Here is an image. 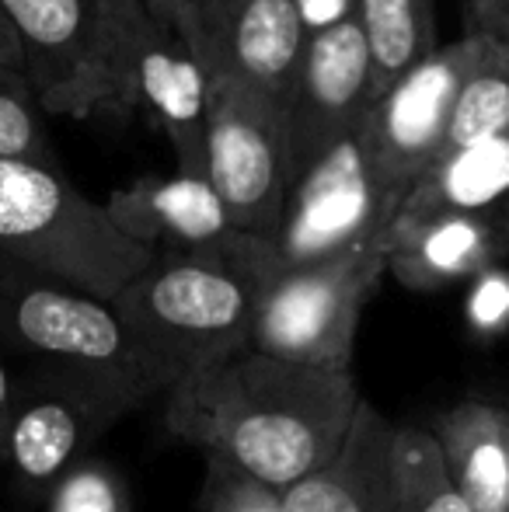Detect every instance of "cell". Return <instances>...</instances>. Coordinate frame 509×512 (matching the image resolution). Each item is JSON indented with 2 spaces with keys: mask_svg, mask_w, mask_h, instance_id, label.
<instances>
[{
  "mask_svg": "<svg viewBox=\"0 0 509 512\" xmlns=\"http://www.w3.org/2000/svg\"><path fill=\"white\" fill-rule=\"evenodd\" d=\"M0 349L32 359L35 366H74L116 377L147 398L161 394L112 300L95 297L4 248H0Z\"/></svg>",
  "mask_w": 509,
  "mask_h": 512,
  "instance_id": "cell-4",
  "label": "cell"
},
{
  "mask_svg": "<svg viewBox=\"0 0 509 512\" xmlns=\"http://www.w3.org/2000/svg\"><path fill=\"white\" fill-rule=\"evenodd\" d=\"M394 512H475L447 471L433 429L394 425L391 436Z\"/></svg>",
  "mask_w": 509,
  "mask_h": 512,
  "instance_id": "cell-20",
  "label": "cell"
},
{
  "mask_svg": "<svg viewBox=\"0 0 509 512\" xmlns=\"http://www.w3.org/2000/svg\"><path fill=\"white\" fill-rule=\"evenodd\" d=\"M387 272V237L325 262L272 272L262 283L252 349L325 370L353 366L363 307Z\"/></svg>",
  "mask_w": 509,
  "mask_h": 512,
  "instance_id": "cell-6",
  "label": "cell"
},
{
  "mask_svg": "<svg viewBox=\"0 0 509 512\" xmlns=\"http://www.w3.org/2000/svg\"><path fill=\"white\" fill-rule=\"evenodd\" d=\"M147 394L102 373L74 366H32L0 439V460L28 488H49Z\"/></svg>",
  "mask_w": 509,
  "mask_h": 512,
  "instance_id": "cell-8",
  "label": "cell"
},
{
  "mask_svg": "<svg viewBox=\"0 0 509 512\" xmlns=\"http://www.w3.org/2000/svg\"><path fill=\"white\" fill-rule=\"evenodd\" d=\"M401 203L405 192L384 178L363 115L325 154L293 175L276 230L262 237L265 279L381 241Z\"/></svg>",
  "mask_w": 509,
  "mask_h": 512,
  "instance_id": "cell-5",
  "label": "cell"
},
{
  "mask_svg": "<svg viewBox=\"0 0 509 512\" xmlns=\"http://www.w3.org/2000/svg\"><path fill=\"white\" fill-rule=\"evenodd\" d=\"M360 405L353 370L245 349L164 391V429L283 492L335 460Z\"/></svg>",
  "mask_w": 509,
  "mask_h": 512,
  "instance_id": "cell-1",
  "label": "cell"
},
{
  "mask_svg": "<svg viewBox=\"0 0 509 512\" xmlns=\"http://www.w3.org/2000/svg\"><path fill=\"white\" fill-rule=\"evenodd\" d=\"M0 248L105 300L154 255L60 168L25 157H0Z\"/></svg>",
  "mask_w": 509,
  "mask_h": 512,
  "instance_id": "cell-3",
  "label": "cell"
},
{
  "mask_svg": "<svg viewBox=\"0 0 509 512\" xmlns=\"http://www.w3.org/2000/svg\"><path fill=\"white\" fill-rule=\"evenodd\" d=\"M112 56L123 108H147L178 171L206 175L210 67L199 42L154 0H112Z\"/></svg>",
  "mask_w": 509,
  "mask_h": 512,
  "instance_id": "cell-7",
  "label": "cell"
},
{
  "mask_svg": "<svg viewBox=\"0 0 509 512\" xmlns=\"http://www.w3.org/2000/svg\"><path fill=\"white\" fill-rule=\"evenodd\" d=\"M21 70L49 115L123 108L112 56V0H0Z\"/></svg>",
  "mask_w": 509,
  "mask_h": 512,
  "instance_id": "cell-10",
  "label": "cell"
},
{
  "mask_svg": "<svg viewBox=\"0 0 509 512\" xmlns=\"http://www.w3.org/2000/svg\"><path fill=\"white\" fill-rule=\"evenodd\" d=\"M499 39L509 42V0H503V35H499Z\"/></svg>",
  "mask_w": 509,
  "mask_h": 512,
  "instance_id": "cell-31",
  "label": "cell"
},
{
  "mask_svg": "<svg viewBox=\"0 0 509 512\" xmlns=\"http://www.w3.org/2000/svg\"><path fill=\"white\" fill-rule=\"evenodd\" d=\"M307 32H325L349 18H360V0H297Z\"/></svg>",
  "mask_w": 509,
  "mask_h": 512,
  "instance_id": "cell-26",
  "label": "cell"
},
{
  "mask_svg": "<svg viewBox=\"0 0 509 512\" xmlns=\"http://www.w3.org/2000/svg\"><path fill=\"white\" fill-rule=\"evenodd\" d=\"M116 227L147 248H217L245 230L234 227L231 209L206 175H143L109 199Z\"/></svg>",
  "mask_w": 509,
  "mask_h": 512,
  "instance_id": "cell-15",
  "label": "cell"
},
{
  "mask_svg": "<svg viewBox=\"0 0 509 512\" xmlns=\"http://www.w3.org/2000/svg\"><path fill=\"white\" fill-rule=\"evenodd\" d=\"M443 209L509 213V126L485 140L447 150L408 189L398 216H426Z\"/></svg>",
  "mask_w": 509,
  "mask_h": 512,
  "instance_id": "cell-18",
  "label": "cell"
},
{
  "mask_svg": "<svg viewBox=\"0 0 509 512\" xmlns=\"http://www.w3.org/2000/svg\"><path fill=\"white\" fill-rule=\"evenodd\" d=\"M265 283L262 237L238 234L217 248H157L112 297L129 338L161 391L252 349Z\"/></svg>",
  "mask_w": 509,
  "mask_h": 512,
  "instance_id": "cell-2",
  "label": "cell"
},
{
  "mask_svg": "<svg viewBox=\"0 0 509 512\" xmlns=\"http://www.w3.org/2000/svg\"><path fill=\"white\" fill-rule=\"evenodd\" d=\"M370 102H374V60L360 18L311 32L286 105L293 175L325 154L342 133H349L367 115Z\"/></svg>",
  "mask_w": 509,
  "mask_h": 512,
  "instance_id": "cell-12",
  "label": "cell"
},
{
  "mask_svg": "<svg viewBox=\"0 0 509 512\" xmlns=\"http://www.w3.org/2000/svg\"><path fill=\"white\" fill-rule=\"evenodd\" d=\"M447 471L475 512H509V405L464 398L429 422Z\"/></svg>",
  "mask_w": 509,
  "mask_h": 512,
  "instance_id": "cell-17",
  "label": "cell"
},
{
  "mask_svg": "<svg viewBox=\"0 0 509 512\" xmlns=\"http://www.w3.org/2000/svg\"><path fill=\"white\" fill-rule=\"evenodd\" d=\"M360 25L374 60V98L440 46L433 0H360Z\"/></svg>",
  "mask_w": 509,
  "mask_h": 512,
  "instance_id": "cell-19",
  "label": "cell"
},
{
  "mask_svg": "<svg viewBox=\"0 0 509 512\" xmlns=\"http://www.w3.org/2000/svg\"><path fill=\"white\" fill-rule=\"evenodd\" d=\"M489 32L471 28L457 42L436 46L426 60L387 84L367 108V129L384 178L408 196L415 182L443 154L450 115L464 77L482 56Z\"/></svg>",
  "mask_w": 509,
  "mask_h": 512,
  "instance_id": "cell-11",
  "label": "cell"
},
{
  "mask_svg": "<svg viewBox=\"0 0 509 512\" xmlns=\"http://www.w3.org/2000/svg\"><path fill=\"white\" fill-rule=\"evenodd\" d=\"M46 512H133V502L109 460L84 457L46 492Z\"/></svg>",
  "mask_w": 509,
  "mask_h": 512,
  "instance_id": "cell-23",
  "label": "cell"
},
{
  "mask_svg": "<svg viewBox=\"0 0 509 512\" xmlns=\"http://www.w3.org/2000/svg\"><path fill=\"white\" fill-rule=\"evenodd\" d=\"M42 102L35 95L25 70L0 63V157H25V161L56 164V150L42 126Z\"/></svg>",
  "mask_w": 509,
  "mask_h": 512,
  "instance_id": "cell-22",
  "label": "cell"
},
{
  "mask_svg": "<svg viewBox=\"0 0 509 512\" xmlns=\"http://www.w3.org/2000/svg\"><path fill=\"white\" fill-rule=\"evenodd\" d=\"M468 11L475 18V28L503 35V0H468Z\"/></svg>",
  "mask_w": 509,
  "mask_h": 512,
  "instance_id": "cell-29",
  "label": "cell"
},
{
  "mask_svg": "<svg viewBox=\"0 0 509 512\" xmlns=\"http://www.w3.org/2000/svg\"><path fill=\"white\" fill-rule=\"evenodd\" d=\"M157 7H161L164 14H171V18L178 21V25L185 28V32L196 39V28H199V11H203L206 0H154ZM199 42V39H196Z\"/></svg>",
  "mask_w": 509,
  "mask_h": 512,
  "instance_id": "cell-27",
  "label": "cell"
},
{
  "mask_svg": "<svg viewBox=\"0 0 509 512\" xmlns=\"http://www.w3.org/2000/svg\"><path fill=\"white\" fill-rule=\"evenodd\" d=\"M203 512H290L283 492L265 481L252 478L241 467L227 464L220 457H206V478L199 492Z\"/></svg>",
  "mask_w": 509,
  "mask_h": 512,
  "instance_id": "cell-24",
  "label": "cell"
},
{
  "mask_svg": "<svg viewBox=\"0 0 509 512\" xmlns=\"http://www.w3.org/2000/svg\"><path fill=\"white\" fill-rule=\"evenodd\" d=\"M196 39L210 77L234 74L279 105H290L311 32L297 0H206Z\"/></svg>",
  "mask_w": 509,
  "mask_h": 512,
  "instance_id": "cell-13",
  "label": "cell"
},
{
  "mask_svg": "<svg viewBox=\"0 0 509 512\" xmlns=\"http://www.w3.org/2000/svg\"><path fill=\"white\" fill-rule=\"evenodd\" d=\"M18 391H21V377L4 363V356H0V439H4L7 418H11V408H14V401H18Z\"/></svg>",
  "mask_w": 509,
  "mask_h": 512,
  "instance_id": "cell-28",
  "label": "cell"
},
{
  "mask_svg": "<svg viewBox=\"0 0 509 512\" xmlns=\"http://www.w3.org/2000/svg\"><path fill=\"white\" fill-rule=\"evenodd\" d=\"M468 297V321L475 331H499L509 324V276L499 272V265L485 269L482 276L471 279Z\"/></svg>",
  "mask_w": 509,
  "mask_h": 512,
  "instance_id": "cell-25",
  "label": "cell"
},
{
  "mask_svg": "<svg viewBox=\"0 0 509 512\" xmlns=\"http://www.w3.org/2000/svg\"><path fill=\"white\" fill-rule=\"evenodd\" d=\"M394 422L363 398L346 446L307 478L283 488L290 512H394L391 488Z\"/></svg>",
  "mask_w": 509,
  "mask_h": 512,
  "instance_id": "cell-16",
  "label": "cell"
},
{
  "mask_svg": "<svg viewBox=\"0 0 509 512\" xmlns=\"http://www.w3.org/2000/svg\"><path fill=\"white\" fill-rule=\"evenodd\" d=\"M509 255V213L443 209L394 216L387 230V272L415 293H436L482 276Z\"/></svg>",
  "mask_w": 509,
  "mask_h": 512,
  "instance_id": "cell-14",
  "label": "cell"
},
{
  "mask_svg": "<svg viewBox=\"0 0 509 512\" xmlns=\"http://www.w3.org/2000/svg\"><path fill=\"white\" fill-rule=\"evenodd\" d=\"M0 63H4V67H18L21 70L18 42H14V32H11V25H7L4 11H0Z\"/></svg>",
  "mask_w": 509,
  "mask_h": 512,
  "instance_id": "cell-30",
  "label": "cell"
},
{
  "mask_svg": "<svg viewBox=\"0 0 509 512\" xmlns=\"http://www.w3.org/2000/svg\"><path fill=\"white\" fill-rule=\"evenodd\" d=\"M206 178L231 209L238 230L269 237L293 182L286 105L234 74L210 77Z\"/></svg>",
  "mask_w": 509,
  "mask_h": 512,
  "instance_id": "cell-9",
  "label": "cell"
},
{
  "mask_svg": "<svg viewBox=\"0 0 509 512\" xmlns=\"http://www.w3.org/2000/svg\"><path fill=\"white\" fill-rule=\"evenodd\" d=\"M506 126H509V42L489 32L482 56H478L471 74L461 84V95H457L454 115H450V126H447V140H443V154L464 147V143L485 140V136L499 133Z\"/></svg>",
  "mask_w": 509,
  "mask_h": 512,
  "instance_id": "cell-21",
  "label": "cell"
}]
</instances>
